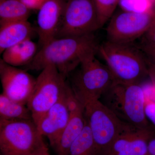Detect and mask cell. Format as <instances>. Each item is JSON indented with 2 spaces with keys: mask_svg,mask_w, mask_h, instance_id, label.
I'll return each instance as SVG.
<instances>
[{
  "mask_svg": "<svg viewBox=\"0 0 155 155\" xmlns=\"http://www.w3.org/2000/svg\"><path fill=\"white\" fill-rule=\"evenodd\" d=\"M99 45L94 33L55 38L41 48L24 69L39 71L52 65L67 78L84 61L96 55Z\"/></svg>",
  "mask_w": 155,
  "mask_h": 155,
  "instance_id": "1",
  "label": "cell"
},
{
  "mask_svg": "<svg viewBox=\"0 0 155 155\" xmlns=\"http://www.w3.org/2000/svg\"><path fill=\"white\" fill-rule=\"evenodd\" d=\"M98 52L110 70L116 82L141 84L148 73V58L134 44L107 41L99 46Z\"/></svg>",
  "mask_w": 155,
  "mask_h": 155,
  "instance_id": "2",
  "label": "cell"
},
{
  "mask_svg": "<svg viewBox=\"0 0 155 155\" xmlns=\"http://www.w3.org/2000/svg\"><path fill=\"white\" fill-rule=\"evenodd\" d=\"M99 101L127 125L139 129L153 128L145 115V93L141 84L116 81Z\"/></svg>",
  "mask_w": 155,
  "mask_h": 155,
  "instance_id": "3",
  "label": "cell"
},
{
  "mask_svg": "<svg viewBox=\"0 0 155 155\" xmlns=\"http://www.w3.org/2000/svg\"><path fill=\"white\" fill-rule=\"evenodd\" d=\"M75 70L69 85L75 97L84 107L99 100L116 82L107 66L99 61L95 55L84 61Z\"/></svg>",
  "mask_w": 155,
  "mask_h": 155,
  "instance_id": "4",
  "label": "cell"
},
{
  "mask_svg": "<svg viewBox=\"0 0 155 155\" xmlns=\"http://www.w3.org/2000/svg\"><path fill=\"white\" fill-rule=\"evenodd\" d=\"M46 146L33 120L0 119V155H33Z\"/></svg>",
  "mask_w": 155,
  "mask_h": 155,
  "instance_id": "5",
  "label": "cell"
},
{
  "mask_svg": "<svg viewBox=\"0 0 155 155\" xmlns=\"http://www.w3.org/2000/svg\"><path fill=\"white\" fill-rule=\"evenodd\" d=\"M84 112L99 155H105L119 136L137 129L121 121L99 100L87 104Z\"/></svg>",
  "mask_w": 155,
  "mask_h": 155,
  "instance_id": "6",
  "label": "cell"
},
{
  "mask_svg": "<svg viewBox=\"0 0 155 155\" xmlns=\"http://www.w3.org/2000/svg\"><path fill=\"white\" fill-rule=\"evenodd\" d=\"M67 78L56 67L48 65L36 78L35 86L27 104L36 125L67 92Z\"/></svg>",
  "mask_w": 155,
  "mask_h": 155,
  "instance_id": "7",
  "label": "cell"
},
{
  "mask_svg": "<svg viewBox=\"0 0 155 155\" xmlns=\"http://www.w3.org/2000/svg\"><path fill=\"white\" fill-rule=\"evenodd\" d=\"M101 28L93 0H66L56 38L90 34Z\"/></svg>",
  "mask_w": 155,
  "mask_h": 155,
  "instance_id": "8",
  "label": "cell"
},
{
  "mask_svg": "<svg viewBox=\"0 0 155 155\" xmlns=\"http://www.w3.org/2000/svg\"><path fill=\"white\" fill-rule=\"evenodd\" d=\"M155 17V9L145 13L124 11L114 14L107 26V41L133 44L146 32Z\"/></svg>",
  "mask_w": 155,
  "mask_h": 155,
  "instance_id": "9",
  "label": "cell"
},
{
  "mask_svg": "<svg viewBox=\"0 0 155 155\" xmlns=\"http://www.w3.org/2000/svg\"><path fill=\"white\" fill-rule=\"evenodd\" d=\"M0 78L3 94L27 105L35 86L36 79L25 69H19L0 60Z\"/></svg>",
  "mask_w": 155,
  "mask_h": 155,
  "instance_id": "10",
  "label": "cell"
},
{
  "mask_svg": "<svg viewBox=\"0 0 155 155\" xmlns=\"http://www.w3.org/2000/svg\"><path fill=\"white\" fill-rule=\"evenodd\" d=\"M66 0H45L38 9L36 32L41 48L55 38Z\"/></svg>",
  "mask_w": 155,
  "mask_h": 155,
  "instance_id": "11",
  "label": "cell"
},
{
  "mask_svg": "<svg viewBox=\"0 0 155 155\" xmlns=\"http://www.w3.org/2000/svg\"><path fill=\"white\" fill-rule=\"evenodd\" d=\"M70 116L68 123L53 148L58 155H67L69 148L81 133L86 124L84 107L76 99L71 87L68 91Z\"/></svg>",
  "mask_w": 155,
  "mask_h": 155,
  "instance_id": "12",
  "label": "cell"
},
{
  "mask_svg": "<svg viewBox=\"0 0 155 155\" xmlns=\"http://www.w3.org/2000/svg\"><path fill=\"white\" fill-rule=\"evenodd\" d=\"M67 92L48 111L37 125L43 136L47 137L51 146L54 147L67 126L70 116Z\"/></svg>",
  "mask_w": 155,
  "mask_h": 155,
  "instance_id": "13",
  "label": "cell"
},
{
  "mask_svg": "<svg viewBox=\"0 0 155 155\" xmlns=\"http://www.w3.org/2000/svg\"><path fill=\"white\" fill-rule=\"evenodd\" d=\"M36 30L27 20L0 25V53L31 37Z\"/></svg>",
  "mask_w": 155,
  "mask_h": 155,
  "instance_id": "14",
  "label": "cell"
},
{
  "mask_svg": "<svg viewBox=\"0 0 155 155\" xmlns=\"http://www.w3.org/2000/svg\"><path fill=\"white\" fill-rule=\"evenodd\" d=\"M37 45L28 40L7 49L2 53V58L6 64L14 67L26 66L36 55Z\"/></svg>",
  "mask_w": 155,
  "mask_h": 155,
  "instance_id": "15",
  "label": "cell"
},
{
  "mask_svg": "<svg viewBox=\"0 0 155 155\" xmlns=\"http://www.w3.org/2000/svg\"><path fill=\"white\" fill-rule=\"evenodd\" d=\"M30 10L21 0H1L0 25L26 21Z\"/></svg>",
  "mask_w": 155,
  "mask_h": 155,
  "instance_id": "16",
  "label": "cell"
},
{
  "mask_svg": "<svg viewBox=\"0 0 155 155\" xmlns=\"http://www.w3.org/2000/svg\"><path fill=\"white\" fill-rule=\"evenodd\" d=\"M0 119L33 120L31 112L26 105L11 100L2 93L0 95Z\"/></svg>",
  "mask_w": 155,
  "mask_h": 155,
  "instance_id": "17",
  "label": "cell"
},
{
  "mask_svg": "<svg viewBox=\"0 0 155 155\" xmlns=\"http://www.w3.org/2000/svg\"><path fill=\"white\" fill-rule=\"evenodd\" d=\"M67 155H99L87 120L85 127L71 145Z\"/></svg>",
  "mask_w": 155,
  "mask_h": 155,
  "instance_id": "18",
  "label": "cell"
},
{
  "mask_svg": "<svg viewBox=\"0 0 155 155\" xmlns=\"http://www.w3.org/2000/svg\"><path fill=\"white\" fill-rule=\"evenodd\" d=\"M119 0H93L98 17L102 27L114 15Z\"/></svg>",
  "mask_w": 155,
  "mask_h": 155,
  "instance_id": "19",
  "label": "cell"
},
{
  "mask_svg": "<svg viewBox=\"0 0 155 155\" xmlns=\"http://www.w3.org/2000/svg\"><path fill=\"white\" fill-rule=\"evenodd\" d=\"M150 0H119V5L122 11L143 13L152 10Z\"/></svg>",
  "mask_w": 155,
  "mask_h": 155,
  "instance_id": "20",
  "label": "cell"
},
{
  "mask_svg": "<svg viewBox=\"0 0 155 155\" xmlns=\"http://www.w3.org/2000/svg\"><path fill=\"white\" fill-rule=\"evenodd\" d=\"M139 39L137 46L145 54L155 51V17L148 29Z\"/></svg>",
  "mask_w": 155,
  "mask_h": 155,
  "instance_id": "21",
  "label": "cell"
},
{
  "mask_svg": "<svg viewBox=\"0 0 155 155\" xmlns=\"http://www.w3.org/2000/svg\"><path fill=\"white\" fill-rule=\"evenodd\" d=\"M144 113L147 121L155 128V99L145 94Z\"/></svg>",
  "mask_w": 155,
  "mask_h": 155,
  "instance_id": "22",
  "label": "cell"
},
{
  "mask_svg": "<svg viewBox=\"0 0 155 155\" xmlns=\"http://www.w3.org/2000/svg\"><path fill=\"white\" fill-rule=\"evenodd\" d=\"M148 73L150 81L152 85L153 94L155 97V64L148 59Z\"/></svg>",
  "mask_w": 155,
  "mask_h": 155,
  "instance_id": "23",
  "label": "cell"
},
{
  "mask_svg": "<svg viewBox=\"0 0 155 155\" xmlns=\"http://www.w3.org/2000/svg\"><path fill=\"white\" fill-rule=\"evenodd\" d=\"M30 10H38L45 0H21Z\"/></svg>",
  "mask_w": 155,
  "mask_h": 155,
  "instance_id": "24",
  "label": "cell"
},
{
  "mask_svg": "<svg viewBox=\"0 0 155 155\" xmlns=\"http://www.w3.org/2000/svg\"><path fill=\"white\" fill-rule=\"evenodd\" d=\"M148 155H155V136L149 142Z\"/></svg>",
  "mask_w": 155,
  "mask_h": 155,
  "instance_id": "25",
  "label": "cell"
},
{
  "mask_svg": "<svg viewBox=\"0 0 155 155\" xmlns=\"http://www.w3.org/2000/svg\"><path fill=\"white\" fill-rule=\"evenodd\" d=\"M33 155H51L49 152L47 146H46L43 148L35 153Z\"/></svg>",
  "mask_w": 155,
  "mask_h": 155,
  "instance_id": "26",
  "label": "cell"
},
{
  "mask_svg": "<svg viewBox=\"0 0 155 155\" xmlns=\"http://www.w3.org/2000/svg\"><path fill=\"white\" fill-rule=\"evenodd\" d=\"M145 55L150 61L155 64V51L147 54Z\"/></svg>",
  "mask_w": 155,
  "mask_h": 155,
  "instance_id": "27",
  "label": "cell"
},
{
  "mask_svg": "<svg viewBox=\"0 0 155 155\" xmlns=\"http://www.w3.org/2000/svg\"><path fill=\"white\" fill-rule=\"evenodd\" d=\"M153 3H155V0H150Z\"/></svg>",
  "mask_w": 155,
  "mask_h": 155,
  "instance_id": "28",
  "label": "cell"
}]
</instances>
